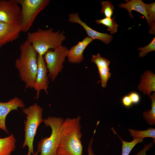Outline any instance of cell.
<instances>
[{
    "instance_id": "1",
    "label": "cell",
    "mask_w": 155,
    "mask_h": 155,
    "mask_svg": "<svg viewBox=\"0 0 155 155\" xmlns=\"http://www.w3.org/2000/svg\"><path fill=\"white\" fill-rule=\"evenodd\" d=\"M81 117L64 119L57 155H82L83 146L81 140Z\"/></svg>"
},
{
    "instance_id": "2",
    "label": "cell",
    "mask_w": 155,
    "mask_h": 155,
    "mask_svg": "<svg viewBox=\"0 0 155 155\" xmlns=\"http://www.w3.org/2000/svg\"><path fill=\"white\" fill-rule=\"evenodd\" d=\"M20 54L15 61V67L25 83V88L32 89L37 74L38 54L27 40L20 44Z\"/></svg>"
},
{
    "instance_id": "3",
    "label": "cell",
    "mask_w": 155,
    "mask_h": 155,
    "mask_svg": "<svg viewBox=\"0 0 155 155\" xmlns=\"http://www.w3.org/2000/svg\"><path fill=\"white\" fill-rule=\"evenodd\" d=\"M65 39L63 31L60 32L59 30L54 32L53 28L46 30L38 28L35 32H28L26 40L38 55L43 56L49 50H54L61 45Z\"/></svg>"
},
{
    "instance_id": "4",
    "label": "cell",
    "mask_w": 155,
    "mask_h": 155,
    "mask_svg": "<svg viewBox=\"0 0 155 155\" xmlns=\"http://www.w3.org/2000/svg\"><path fill=\"white\" fill-rule=\"evenodd\" d=\"M43 108L37 103L28 107L23 108L22 111L25 115L26 120H24L25 139L22 148H28L27 155H32L34 152L33 142L38 127L43 122L42 117Z\"/></svg>"
},
{
    "instance_id": "5",
    "label": "cell",
    "mask_w": 155,
    "mask_h": 155,
    "mask_svg": "<svg viewBox=\"0 0 155 155\" xmlns=\"http://www.w3.org/2000/svg\"><path fill=\"white\" fill-rule=\"evenodd\" d=\"M63 120L62 117L51 116L44 119V125L51 127V133L49 137H42L38 142L37 151L40 155H57Z\"/></svg>"
},
{
    "instance_id": "6",
    "label": "cell",
    "mask_w": 155,
    "mask_h": 155,
    "mask_svg": "<svg viewBox=\"0 0 155 155\" xmlns=\"http://www.w3.org/2000/svg\"><path fill=\"white\" fill-rule=\"evenodd\" d=\"M21 6L18 22L22 32H28L32 26L38 14L49 4V0H14Z\"/></svg>"
},
{
    "instance_id": "7",
    "label": "cell",
    "mask_w": 155,
    "mask_h": 155,
    "mask_svg": "<svg viewBox=\"0 0 155 155\" xmlns=\"http://www.w3.org/2000/svg\"><path fill=\"white\" fill-rule=\"evenodd\" d=\"M68 50L66 47L61 45L54 50H49L43 55L49 72L48 77L52 81L55 80L62 70L63 63L67 56Z\"/></svg>"
},
{
    "instance_id": "8",
    "label": "cell",
    "mask_w": 155,
    "mask_h": 155,
    "mask_svg": "<svg viewBox=\"0 0 155 155\" xmlns=\"http://www.w3.org/2000/svg\"><path fill=\"white\" fill-rule=\"evenodd\" d=\"M21 8L14 0H0V22L18 23Z\"/></svg>"
},
{
    "instance_id": "9",
    "label": "cell",
    "mask_w": 155,
    "mask_h": 155,
    "mask_svg": "<svg viewBox=\"0 0 155 155\" xmlns=\"http://www.w3.org/2000/svg\"><path fill=\"white\" fill-rule=\"evenodd\" d=\"M38 71L33 88L36 91V99L39 98L40 91L43 90L48 94L49 77L46 63L43 56L38 55L37 57Z\"/></svg>"
},
{
    "instance_id": "10",
    "label": "cell",
    "mask_w": 155,
    "mask_h": 155,
    "mask_svg": "<svg viewBox=\"0 0 155 155\" xmlns=\"http://www.w3.org/2000/svg\"><path fill=\"white\" fill-rule=\"evenodd\" d=\"M25 106L23 101L15 97L6 102H0V131L2 130L9 134L5 124L6 117L8 113L13 110H18V108H24Z\"/></svg>"
},
{
    "instance_id": "11",
    "label": "cell",
    "mask_w": 155,
    "mask_h": 155,
    "mask_svg": "<svg viewBox=\"0 0 155 155\" xmlns=\"http://www.w3.org/2000/svg\"><path fill=\"white\" fill-rule=\"evenodd\" d=\"M22 32L18 23L10 24L0 22V47L17 39Z\"/></svg>"
},
{
    "instance_id": "12",
    "label": "cell",
    "mask_w": 155,
    "mask_h": 155,
    "mask_svg": "<svg viewBox=\"0 0 155 155\" xmlns=\"http://www.w3.org/2000/svg\"><path fill=\"white\" fill-rule=\"evenodd\" d=\"M68 20L73 23H77L81 25L85 29L88 37L93 40L98 39L106 44H108L112 40L113 36L107 33L97 32L89 27L86 23L80 18L77 13L70 14Z\"/></svg>"
},
{
    "instance_id": "13",
    "label": "cell",
    "mask_w": 155,
    "mask_h": 155,
    "mask_svg": "<svg viewBox=\"0 0 155 155\" xmlns=\"http://www.w3.org/2000/svg\"><path fill=\"white\" fill-rule=\"evenodd\" d=\"M93 40L87 36L82 41L71 47L68 50L67 57L68 61L70 63L79 64L83 60V52L87 46Z\"/></svg>"
},
{
    "instance_id": "14",
    "label": "cell",
    "mask_w": 155,
    "mask_h": 155,
    "mask_svg": "<svg viewBox=\"0 0 155 155\" xmlns=\"http://www.w3.org/2000/svg\"><path fill=\"white\" fill-rule=\"evenodd\" d=\"M138 88L143 94H147L149 96L152 92L155 91V75L152 71L146 70L141 75Z\"/></svg>"
},
{
    "instance_id": "15",
    "label": "cell",
    "mask_w": 155,
    "mask_h": 155,
    "mask_svg": "<svg viewBox=\"0 0 155 155\" xmlns=\"http://www.w3.org/2000/svg\"><path fill=\"white\" fill-rule=\"evenodd\" d=\"M120 7L126 9L129 13L131 18L133 16L131 13L132 10H135L143 15L146 19L149 25V18L146 11L145 3L142 0H131L125 3H121L118 5Z\"/></svg>"
},
{
    "instance_id": "16",
    "label": "cell",
    "mask_w": 155,
    "mask_h": 155,
    "mask_svg": "<svg viewBox=\"0 0 155 155\" xmlns=\"http://www.w3.org/2000/svg\"><path fill=\"white\" fill-rule=\"evenodd\" d=\"M16 139L14 135L0 138V155H11L16 148Z\"/></svg>"
},
{
    "instance_id": "17",
    "label": "cell",
    "mask_w": 155,
    "mask_h": 155,
    "mask_svg": "<svg viewBox=\"0 0 155 155\" xmlns=\"http://www.w3.org/2000/svg\"><path fill=\"white\" fill-rule=\"evenodd\" d=\"M152 101L150 110L143 113V116L146 122L151 125L155 124V93L154 92L149 96Z\"/></svg>"
},
{
    "instance_id": "18",
    "label": "cell",
    "mask_w": 155,
    "mask_h": 155,
    "mask_svg": "<svg viewBox=\"0 0 155 155\" xmlns=\"http://www.w3.org/2000/svg\"><path fill=\"white\" fill-rule=\"evenodd\" d=\"M128 131L130 135L134 139L137 138H142L149 137L153 138V141L155 142V129L149 128L148 129L144 131H137L134 129H129Z\"/></svg>"
},
{
    "instance_id": "19",
    "label": "cell",
    "mask_w": 155,
    "mask_h": 155,
    "mask_svg": "<svg viewBox=\"0 0 155 155\" xmlns=\"http://www.w3.org/2000/svg\"><path fill=\"white\" fill-rule=\"evenodd\" d=\"M145 6L149 18V26L150 28L149 34H155V3L147 4Z\"/></svg>"
},
{
    "instance_id": "20",
    "label": "cell",
    "mask_w": 155,
    "mask_h": 155,
    "mask_svg": "<svg viewBox=\"0 0 155 155\" xmlns=\"http://www.w3.org/2000/svg\"><path fill=\"white\" fill-rule=\"evenodd\" d=\"M105 17L101 19H97L95 22L98 24H102L108 27L107 30L110 31L112 34L116 33L117 30L118 25L115 22L114 18Z\"/></svg>"
},
{
    "instance_id": "21",
    "label": "cell",
    "mask_w": 155,
    "mask_h": 155,
    "mask_svg": "<svg viewBox=\"0 0 155 155\" xmlns=\"http://www.w3.org/2000/svg\"><path fill=\"white\" fill-rule=\"evenodd\" d=\"M122 141V151L121 155H129L134 147L139 143L142 142L144 139L142 138H137L134 139L131 142H128L123 141L117 134Z\"/></svg>"
},
{
    "instance_id": "22",
    "label": "cell",
    "mask_w": 155,
    "mask_h": 155,
    "mask_svg": "<svg viewBox=\"0 0 155 155\" xmlns=\"http://www.w3.org/2000/svg\"><path fill=\"white\" fill-rule=\"evenodd\" d=\"M98 69L102 86L104 88L106 87L107 82L111 74L110 72L109 67V66H103L98 67Z\"/></svg>"
},
{
    "instance_id": "23",
    "label": "cell",
    "mask_w": 155,
    "mask_h": 155,
    "mask_svg": "<svg viewBox=\"0 0 155 155\" xmlns=\"http://www.w3.org/2000/svg\"><path fill=\"white\" fill-rule=\"evenodd\" d=\"M101 12L104 14L105 17L111 18L113 13L114 6L109 1H102Z\"/></svg>"
},
{
    "instance_id": "24",
    "label": "cell",
    "mask_w": 155,
    "mask_h": 155,
    "mask_svg": "<svg viewBox=\"0 0 155 155\" xmlns=\"http://www.w3.org/2000/svg\"><path fill=\"white\" fill-rule=\"evenodd\" d=\"M91 62L94 63L97 67L103 66H109L110 62L107 59L101 57L98 53L96 55L92 56Z\"/></svg>"
},
{
    "instance_id": "25",
    "label": "cell",
    "mask_w": 155,
    "mask_h": 155,
    "mask_svg": "<svg viewBox=\"0 0 155 155\" xmlns=\"http://www.w3.org/2000/svg\"><path fill=\"white\" fill-rule=\"evenodd\" d=\"M138 49L140 51L139 53L140 57H144L150 52L155 50V38L154 37L152 41L148 45L142 47H139Z\"/></svg>"
},
{
    "instance_id": "26",
    "label": "cell",
    "mask_w": 155,
    "mask_h": 155,
    "mask_svg": "<svg viewBox=\"0 0 155 155\" xmlns=\"http://www.w3.org/2000/svg\"><path fill=\"white\" fill-rule=\"evenodd\" d=\"M128 95L129 96L133 104H138L140 100V97L137 92H132Z\"/></svg>"
},
{
    "instance_id": "27",
    "label": "cell",
    "mask_w": 155,
    "mask_h": 155,
    "mask_svg": "<svg viewBox=\"0 0 155 155\" xmlns=\"http://www.w3.org/2000/svg\"><path fill=\"white\" fill-rule=\"evenodd\" d=\"M122 104L125 107L129 108L133 105L131 100L128 94L124 96L121 99Z\"/></svg>"
},
{
    "instance_id": "28",
    "label": "cell",
    "mask_w": 155,
    "mask_h": 155,
    "mask_svg": "<svg viewBox=\"0 0 155 155\" xmlns=\"http://www.w3.org/2000/svg\"><path fill=\"white\" fill-rule=\"evenodd\" d=\"M153 142H151L147 144H146L144 148L140 151L136 155H146V151L149 150L153 145Z\"/></svg>"
},
{
    "instance_id": "29",
    "label": "cell",
    "mask_w": 155,
    "mask_h": 155,
    "mask_svg": "<svg viewBox=\"0 0 155 155\" xmlns=\"http://www.w3.org/2000/svg\"><path fill=\"white\" fill-rule=\"evenodd\" d=\"M93 137L91 139L89 142L88 148V155H96L92 150V143L93 140Z\"/></svg>"
},
{
    "instance_id": "30",
    "label": "cell",
    "mask_w": 155,
    "mask_h": 155,
    "mask_svg": "<svg viewBox=\"0 0 155 155\" xmlns=\"http://www.w3.org/2000/svg\"><path fill=\"white\" fill-rule=\"evenodd\" d=\"M39 153L37 151H36L35 152H34V154L32 155H38Z\"/></svg>"
}]
</instances>
